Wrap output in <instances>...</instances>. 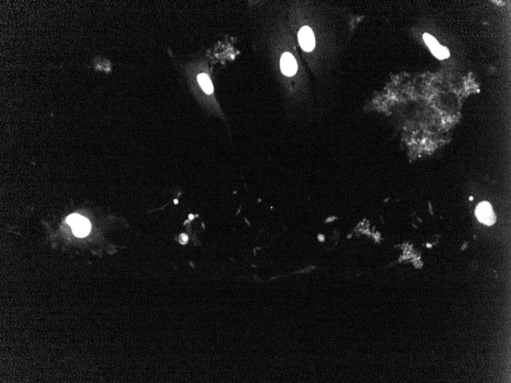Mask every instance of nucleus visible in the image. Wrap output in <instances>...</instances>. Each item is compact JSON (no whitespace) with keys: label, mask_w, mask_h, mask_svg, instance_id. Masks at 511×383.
<instances>
[{"label":"nucleus","mask_w":511,"mask_h":383,"mask_svg":"<svg viewBox=\"0 0 511 383\" xmlns=\"http://www.w3.org/2000/svg\"><path fill=\"white\" fill-rule=\"evenodd\" d=\"M475 215L478 221L486 226H492L496 223V214L489 202L483 201L477 205Z\"/></svg>","instance_id":"f257e3e1"},{"label":"nucleus","mask_w":511,"mask_h":383,"mask_svg":"<svg viewBox=\"0 0 511 383\" xmlns=\"http://www.w3.org/2000/svg\"><path fill=\"white\" fill-rule=\"evenodd\" d=\"M423 39L426 45L429 47L430 51H431L432 53L437 58L443 60V59L448 58L450 56V53H449L448 48L440 45L438 41L431 35L425 33L423 35Z\"/></svg>","instance_id":"f03ea898"},{"label":"nucleus","mask_w":511,"mask_h":383,"mask_svg":"<svg viewBox=\"0 0 511 383\" xmlns=\"http://www.w3.org/2000/svg\"><path fill=\"white\" fill-rule=\"evenodd\" d=\"M299 41L302 48L305 52L313 50L315 45V36L309 27L304 26L299 32Z\"/></svg>","instance_id":"7ed1b4c3"},{"label":"nucleus","mask_w":511,"mask_h":383,"mask_svg":"<svg viewBox=\"0 0 511 383\" xmlns=\"http://www.w3.org/2000/svg\"><path fill=\"white\" fill-rule=\"evenodd\" d=\"M280 67L283 73L286 76H292L297 72L298 65L296 59L292 54L285 52L280 60Z\"/></svg>","instance_id":"20e7f679"},{"label":"nucleus","mask_w":511,"mask_h":383,"mask_svg":"<svg viewBox=\"0 0 511 383\" xmlns=\"http://www.w3.org/2000/svg\"><path fill=\"white\" fill-rule=\"evenodd\" d=\"M91 225L87 218L82 217L81 219L72 226V231L76 237H85L91 231Z\"/></svg>","instance_id":"39448f33"},{"label":"nucleus","mask_w":511,"mask_h":383,"mask_svg":"<svg viewBox=\"0 0 511 383\" xmlns=\"http://www.w3.org/2000/svg\"><path fill=\"white\" fill-rule=\"evenodd\" d=\"M93 67L95 72L110 73L111 72V62L103 57H96L93 60Z\"/></svg>","instance_id":"423d86ee"},{"label":"nucleus","mask_w":511,"mask_h":383,"mask_svg":"<svg viewBox=\"0 0 511 383\" xmlns=\"http://www.w3.org/2000/svg\"><path fill=\"white\" fill-rule=\"evenodd\" d=\"M198 81L201 88L207 94H211L214 91L210 78L206 73H201L198 76Z\"/></svg>","instance_id":"0eeeda50"},{"label":"nucleus","mask_w":511,"mask_h":383,"mask_svg":"<svg viewBox=\"0 0 511 383\" xmlns=\"http://www.w3.org/2000/svg\"><path fill=\"white\" fill-rule=\"evenodd\" d=\"M81 218H82V216L79 215V214H72V215L68 216V218H67V223L72 227L75 223L81 219Z\"/></svg>","instance_id":"6e6552de"}]
</instances>
